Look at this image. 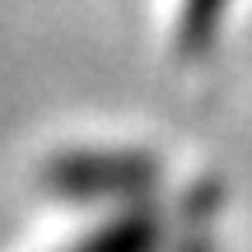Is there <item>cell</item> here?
Segmentation results:
<instances>
[{
    "mask_svg": "<svg viewBox=\"0 0 252 252\" xmlns=\"http://www.w3.org/2000/svg\"><path fill=\"white\" fill-rule=\"evenodd\" d=\"M220 14V0H191V24H187V37L196 42L201 28H210V19Z\"/></svg>",
    "mask_w": 252,
    "mask_h": 252,
    "instance_id": "cell-1",
    "label": "cell"
}]
</instances>
